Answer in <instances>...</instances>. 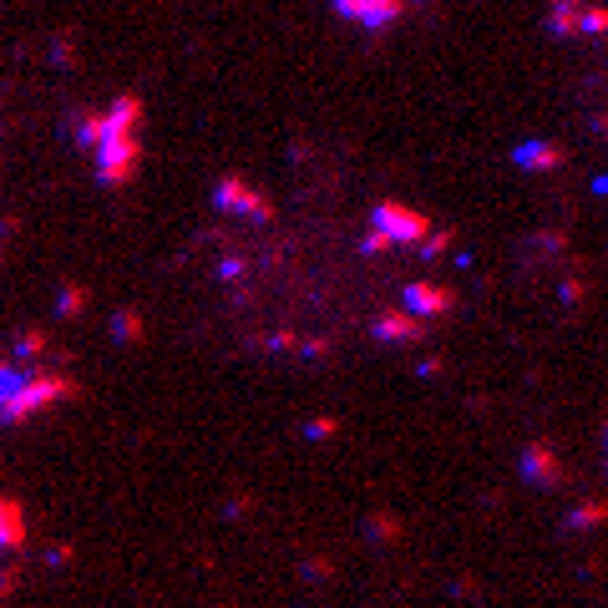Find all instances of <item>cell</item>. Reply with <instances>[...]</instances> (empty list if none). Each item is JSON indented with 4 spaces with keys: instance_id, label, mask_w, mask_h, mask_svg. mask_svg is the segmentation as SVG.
<instances>
[{
    "instance_id": "obj_1",
    "label": "cell",
    "mask_w": 608,
    "mask_h": 608,
    "mask_svg": "<svg viewBox=\"0 0 608 608\" xmlns=\"http://www.w3.org/2000/svg\"><path fill=\"white\" fill-rule=\"evenodd\" d=\"M61 401H76V380L61 375V365H41L21 391H0V416H6V426H16V421H31Z\"/></svg>"
},
{
    "instance_id": "obj_2",
    "label": "cell",
    "mask_w": 608,
    "mask_h": 608,
    "mask_svg": "<svg viewBox=\"0 0 608 608\" xmlns=\"http://www.w3.org/2000/svg\"><path fill=\"white\" fill-rule=\"evenodd\" d=\"M137 163H142V142H137V132L112 127L107 142L97 147V178H102L107 188H122V183H132Z\"/></svg>"
},
{
    "instance_id": "obj_3",
    "label": "cell",
    "mask_w": 608,
    "mask_h": 608,
    "mask_svg": "<svg viewBox=\"0 0 608 608\" xmlns=\"http://www.w3.org/2000/svg\"><path fill=\"white\" fill-rule=\"evenodd\" d=\"M213 203H218L223 213H239V218H249V223H269V218H274V203H269L259 188H249L239 173L218 178V188H213Z\"/></svg>"
},
{
    "instance_id": "obj_4",
    "label": "cell",
    "mask_w": 608,
    "mask_h": 608,
    "mask_svg": "<svg viewBox=\"0 0 608 608\" xmlns=\"http://www.w3.org/2000/svg\"><path fill=\"white\" fill-rule=\"evenodd\" d=\"M370 223H380V228H386V234H391L401 249H421V239L431 234L426 213H416V208H406V203H375Z\"/></svg>"
},
{
    "instance_id": "obj_5",
    "label": "cell",
    "mask_w": 608,
    "mask_h": 608,
    "mask_svg": "<svg viewBox=\"0 0 608 608\" xmlns=\"http://www.w3.org/2000/svg\"><path fill=\"white\" fill-rule=\"evenodd\" d=\"M517 472H522V482L527 487H558L563 482V462H558V451L548 446V441H532V446H522V456H517Z\"/></svg>"
},
{
    "instance_id": "obj_6",
    "label": "cell",
    "mask_w": 608,
    "mask_h": 608,
    "mask_svg": "<svg viewBox=\"0 0 608 608\" xmlns=\"http://www.w3.org/2000/svg\"><path fill=\"white\" fill-rule=\"evenodd\" d=\"M370 335L380 345H416V340H426V320L416 310H386V315H375Z\"/></svg>"
},
{
    "instance_id": "obj_7",
    "label": "cell",
    "mask_w": 608,
    "mask_h": 608,
    "mask_svg": "<svg viewBox=\"0 0 608 608\" xmlns=\"http://www.w3.org/2000/svg\"><path fill=\"white\" fill-rule=\"evenodd\" d=\"M401 304H406V310H416L421 320H441L446 310H451V304H456V294L451 289H441V284H406L401 289Z\"/></svg>"
},
{
    "instance_id": "obj_8",
    "label": "cell",
    "mask_w": 608,
    "mask_h": 608,
    "mask_svg": "<svg viewBox=\"0 0 608 608\" xmlns=\"http://www.w3.org/2000/svg\"><path fill=\"white\" fill-rule=\"evenodd\" d=\"M66 132H71V142H76V147H92V152H97V147L107 142V132H112V117H107L102 107L71 112V117H66Z\"/></svg>"
},
{
    "instance_id": "obj_9",
    "label": "cell",
    "mask_w": 608,
    "mask_h": 608,
    "mask_svg": "<svg viewBox=\"0 0 608 608\" xmlns=\"http://www.w3.org/2000/svg\"><path fill=\"white\" fill-rule=\"evenodd\" d=\"M512 163H517L522 173H558V168L568 163V152H563L558 142H522V147L512 152Z\"/></svg>"
},
{
    "instance_id": "obj_10",
    "label": "cell",
    "mask_w": 608,
    "mask_h": 608,
    "mask_svg": "<svg viewBox=\"0 0 608 608\" xmlns=\"http://www.w3.org/2000/svg\"><path fill=\"white\" fill-rule=\"evenodd\" d=\"M583 11H588V0H548V31L558 41L583 36Z\"/></svg>"
},
{
    "instance_id": "obj_11",
    "label": "cell",
    "mask_w": 608,
    "mask_h": 608,
    "mask_svg": "<svg viewBox=\"0 0 608 608\" xmlns=\"http://www.w3.org/2000/svg\"><path fill=\"white\" fill-rule=\"evenodd\" d=\"M21 543H26V512H21V502H0V548L6 553H21Z\"/></svg>"
},
{
    "instance_id": "obj_12",
    "label": "cell",
    "mask_w": 608,
    "mask_h": 608,
    "mask_svg": "<svg viewBox=\"0 0 608 608\" xmlns=\"http://www.w3.org/2000/svg\"><path fill=\"white\" fill-rule=\"evenodd\" d=\"M406 6H411V0H365L360 26H370V31H386V26H396V21L406 16Z\"/></svg>"
},
{
    "instance_id": "obj_13",
    "label": "cell",
    "mask_w": 608,
    "mask_h": 608,
    "mask_svg": "<svg viewBox=\"0 0 608 608\" xmlns=\"http://www.w3.org/2000/svg\"><path fill=\"white\" fill-rule=\"evenodd\" d=\"M51 350V340H46V330H21L16 335V345H11V360H21V365H31V370H41L36 360Z\"/></svg>"
},
{
    "instance_id": "obj_14",
    "label": "cell",
    "mask_w": 608,
    "mask_h": 608,
    "mask_svg": "<svg viewBox=\"0 0 608 608\" xmlns=\"http://www.w3.org/2000/svg\"><path fill=\"white\" fill-rule=\"evenodd\" d=\"M608 522V502H578L573 512H568V532H593V527H603Z\"/></svg>"
},
{
    "instance_id": "obj_15",
    "label": "cell",
    "mask_w": 608,
    "mask_h": 608,
    "mask_svg": "<svg viewBox=\"0 0 608 608\" xmlns=\"http://www.w3.org/2000/svg\"><path fill=\"white\" fill-rule=\"evenodd\" d=\"M107 117H112V127H127V132H137V122H142V97H137V92H122V97L107 107Z\"/></svg>"
},
{
    "instance_id": "obj_16",
    "label": "cell",
    "mask_w": 608,
    "mask_h": 608,
    "mask_svg": "<svg viewBox=\"0 0 608 608\" xmlns=\"http://www.w3.org/2000/svg\"><path fill=\"white\" fill-rule=\"evenodd\" d=\"M112 340L117 345H142V315L137 310H117L112 315Z\"/></svg>"
},
{
    "instance_id": "obj_17",
    "label": "cell",
    "mask_w": 608,
    "mask_h": 608,
    "mask_svg": "<svg viewBox=\"0 0 608 608\" xmlns=\"http://www.w3.org/2000/svg\"><path fill=\"white\" fill-rule=\"evenodd\" d=\"M365 538H370V543H396V538H401V522H396L391 512H370V517H365Z\"/></svg>"
},
{
    "instance_id": "obj_18",
    "label": "cell",
    "mask_w": 608,
    "mask_h": 608,
    "mask_svg": "<svg viewBox=\"0 0 608 608\" xmlns=\"http://www.w3.org/2000/svg\"><path fill=\"white\" fill-rule=\"evenodd\" d=\"M82 310H87V289H82V284H61V289H56V315H61V320H76Z\"/></svg>"
},
{
    "instance_id": "obj_19",
    "label": "cell",
    "mask_w": 608,
    "mask_h": 608,
    "mask_svg": "<svg viewBox=\"0 0 608 608\" xmlns=\"http://www.w3.org/2000/svg\"><path fill=\"white\" fill-rule=\"evenodd\" d=\"M391 249H401V244H396L380 223H370V234L360 239V254H365V259H380V254H391Z\"/></svg>"
},
{
    "instance_id": "obj_20",
    "label": "cell",
    "mask_w": 608,
    "mask_h": 608,
    "mask_svg": "<svg viewBox=\"0 0 608 608\" xmlns=\"http://www.w3.org/2000/svg\"><path fill=\"white\" fill-rule=\"evenodd\" d=\"M451 244H456V239H451V228H431V234L421 239V259H441Z\"/></svg>"
},
{
    "instance_id": "obj_21",
    "label": "cell",
    "mask_w": 608,
    "mask_h": 608,
    "mask_svg": "<svg viewBox=\"0 0 608 608\" xmlns=\"http://www.w3.org/2000/svg\"><path fill=\"white\" fill-rule=\"evenodd\" d=\"M558 299L568 304V310H578V304L588 299V284H583V274H568V279L558 284Z\"/></svg>"
},
{
    "instance_id": "obj_22",
    "label": "cell",
    "mask_w": 608,
    "mask_h": 608,
    "mask_svg": "<svg viewBox=\"0 0 608 608\" xmlns=\"http://www.w3.org/2000/svg\"><path fill=\"white\" fill-rule=\"evenodd\" d=\"M299 431H304V441H330V436L340 431V421H335V416H315V421H304Z\"/></svg>"
},
{
    "instance_id": "obj_23",
    "label": "cell",
    "mask_w": 608,
    "mask_h": 608,
    "mask_svg": "<svg viewBox=\"0 0 608 608\" xmlns=\"http://www.w3.org/2000/svg\"><path fill=\"white\" fill-rule=\"evenodd\" d=\"M583 36H608V6H593V0H588V11H583Z\"/></svg>"
},
{
    "instance_id": "obj_24",
    "label": "cell",
    "mask_w": 608,
    "mask_h": 608,
    "mask_svg": "<svg viewBox=\"0 0 608 608\" xmlns=\"http://www.w3.org/2000/svg\"><path fill=\"white\" fill-rule=\"evenodd\" d=\"M299 578H304V583H330L335 568H330L325 558H304V563H299Z\"/></svg>"
},
{
    "instance_id": "obj_25",
    "label": "cell",
    "mask_w": 608,
    "mask_h": 608,
    "mask_svg": "<svg viewBox=\"0 0 608 608\" xmlns=\"http://www.w3.org/2000/svg\"><path fill=\"white\" fill-rule=\"evenodd\" d=\"M259 345H264V350H274V355H299V345H304V340H299V335H289V330H279V335H269V340H259Z\"/></svg>"
},
{
    "instance_id": "obj_26",
    "label": "cell",
    "mask_w": 608,
    "mask_h": 608,
    "mask_svg": "<svg viewBox=\"0 0 608 608\" xmlns=\"http://www.w3.org/2000/svg\"><path fill=\"white\" fill-rule=\"evenodd\" d=\"M51 61H56V66H76V51H71V36H56V41H51Z\"/></svg>"
},
{
    "instance_id": "obj_27",
    "label": "cell",
    "mask_w": 608,
    "mask_h": 608,
    "mask_svg": "<svg viewBox=\"0 0 608 608\" xmlns=\"http://www.w3.org/2000/svg\"><path fill=\"white\" fill-rule=\"evenodd\" d=\"M532 244H538L543 254H563V249H568V239L558 234V228H548V234H538V239H532Z\"/></svg>"
},
{
    "instance_id": "obj_28",
    "label": "cell",
    "mask_w": 608,
    "mask_h": 608,
    "mask_svg": "<svg viewBox=\"0 0 608 608\" xmlns=\"http://www.w3.org/2000/svg\"><path fill=\"white\" fill-rule=\"evenodd\" d=\"M299 355H304V360H325V355H330V340H304Z\"/></svg>"
},
{
    "instance_id": "obj_29",
    "label": "cell",
    "mask_w": 608,
    "mask_h": 608,
    "mask_svg": "<svg viewBox=\"0 0 608 608\" xmlns=\"http://www.w3.org/2000/svg\"><path fill=\"white\" fill-rule=\"evenodd\" d=\"M239 274H244V259H234V254L218 259V279H239Z\"/></svg>"
},
{
    "instance_id": "obj_30",
    "label": "cell",
    "mask_w": 608,
    "mask_h": 608,
    "mask_svg": "<svg viewBox=\"0 0 608 608\" xmlns=\"http://www.w3.org/2000/svg\"><path fill=\"white\" fill-rule=\"evenodd\" d=\"M71 563V543H56L51 553H46V568H66Z\"/></svg>"
},
{
    "instance_id": "obj_31",
    "label": "cell",
    "mask_w": 608,
    "mask_h": 608,
    "mask_svg": "<svg viewBox=\"0 0 608 608\" xmlns=\"http://www.w3.org/2000/svg\"><path fill=\"white\" fill-rule=\"evenodd\" d=\"M335 11H340L345 21H360V11H365V0H335Z\"/></svg>"
},
{
    "instance_id": "obj_32",
    "label": "cell",
    "mask_w": 608,
    "mask_h": 608,
    "mask_svg": "<svg viewBox=\"0 0 608 608\" xmlns=\"http://www.w3.org/2000/svg\"><path fill=\"white\" fill-rule=\"evenodd\" d=\"M249 507H254V502H249V497H234V502H228V507H223V512H228V517H234V522H239V517H249Z\"/></svg>"
},
{
    "instance_id": "obj_33",
    "label": "cell",
    "mask_w": 608,
    "mask_h": 608,
    "mask_svg": "<svg viewBox=\"0 0 608 608\" xmlns=\"http://www.w3.org/2000/svg\"><path fill=\"white\" fill-rule=\"evenodd\" d=\"M416 375H421V380H436V375H441V360H421Z\"/></svg>"
},
{
    "instance_id": "obj_34",
    "label": "cell",
    "mask_w": 608,
    "mask_h": 608,
    "mask_svg": "<svg viewBox=\"0 0 608 608\" xmlns=\"http://www.w3.org/2000/svg\"><path fill=\"white\" fill-rule=\"evenodd\" d=\"M593 127H598V132H603V137H608V117H593Z\"/></svg>"
},
{
    "instance_id": "obj_35",
    "label": "cell",
    "mask_w": 608,
    "mask_h": 608,
    "mask_svg": "<svg viewBox=\"0 0 608 608\" xmlns=\"http://www.w3.org/2000/svg\"><path fill=\"white\" fill-rule=\"evenodd\" d=\"M416 6H431V0H416Z\"/></svg>"
}]
</instances>
